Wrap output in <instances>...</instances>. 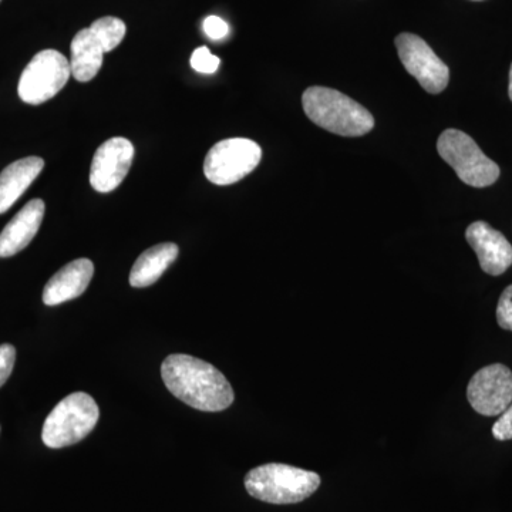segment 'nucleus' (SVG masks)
Returning a JSON list of instances; mask_svg holds the SVG:
<instances>
[{
    "label": "nucleus",
    "mask_w": 512,
    "mask_h": 512,
    "mask_svg": "<svg viewBox=\"0 0 512 512\" xmlns=\"http://www.w3.org/2000/svg\"><path fill=\"white\" fill-rule=\"evenodd\" d=\"M308 119L342 137H360L375 127L372 113L346 94L329 87H309L302 96Z\"/></svg>",
    "instance_id": "nucleus-2"
},
{
    "label": "nucleus",
    "mask_w": 512,
    "mask_h": 512,
    "mask_svg": "<svg viewBox=\"0 0 512 512\" xmlns=\"http://www.w3.org/2000/svg\"><path fill=\"white\" fill-rule=\"evenodd\" d=\"M404 69L430 94H440L450 82L447 64L420 36L402 33L394 40Z\"/></svg>",
    "instance_id": "nucleus-8"
},
{
    "label": "nucleus",
    "mask_w": 512,
    "mask_h": 512,
    "mask_svg": "<svg viewBox=\"0 0 512 512\" xmlns=\"http://www.w3.org/2000/svg\"><path fill=\"white\" fill-rule=\"evenodd\" d=\"M70 50H72L70 69L74 79L80 83L93 80L103 66V56L106 53L100 40L90 28L83 29L74 36Z\"/></svg>",
    "instance_id": "nucleus-15"
},
{
    "label": "nucleus",
    "mask_w": 512,
    "mask_h": 512,
    "mask_svg": "<svg viewBox=\"0 0 512 512\" xmlns=\"http://www.w3.org/2000/svg\"><path fill=\"white\" fill-rule=\"evenodd\" d=\"M93 274L94 265L90 259L70 262L47 282L43 289V302L47 306H57L79 298L89 288Z\"/></svg>",
    "instance_id": "nucleus-12"
},
{
    "label": "nucleus",
    "mask_w": 512,
    "mask_h": 512,
    "mask_svg": "<svg viewBox=\"0 0 512 512\" xmlns=\"http://www.w3.org/2000/svg\"><path fill=\"white\" fill-rule=\"evenodd\" d=\"M467 399L481 416H500L512 403V372L501 363L478 370L467 387Z\"/></svg>",
    "instance_id": "nucleus-9"
},
{
    "label": "nucleus",
    "mask_w": 512,
    "mask_h": 512,
    "mask_svg": "<svg viewBox=\"0 0 512 512\" xmlns=\"http://www.w3.org/2000/svg\"><path fill=\"white\" fill-rule=\"evenodd\" d=\"M497 322L501 329L512 332V285L501 293L497 306Z\"/></svg>",
    "instance_id": "nucleus-19"
},
{
    "label": "nucleus",
    "mask_w": 512,
    "mask_h": 512,
    "mask_svg": "<svg viewBox=\"0 0 512 512\" xmlns=\"http://www.w3.org/2000/svg\"><path fill=\"white\" fill-rule=\"evenodd\" d=\"M165 387L181 402L201 412H222L234 403L227 377L217 367L188 355H171L161 365Z\"/></svg>",
    "instance_id": "nucleus-1"
},
{
    "label": "nucleus",
    "mask_w": 512,
    "mask_h": 512,
    "mask_svg": "<svg viewBox=\"0 0 512 512\" xmlns=\"http://www.w3.org/2000/svg\"><path fill=\"white\" fill-rule=\"evenodd\" d=\"M466 239L476 252L478 262L485 274L503 275L512 265L510 241L487 222H473L467 228Z\"/></svg>",
    "instance_id": "nucleus-11"
},
{
    "label": "nucleus",
    "mask_w": 512,
    "mask_h": 512,
    "mask_svg": "<svg viewBox=\"0 0 512 512\" xmlns=\"http://www.w3.org/2000/svg\"><path fill=\"white\" fill-rule=\"evenodd\" d=\"M45 168L40 157H26L8 165L0 173V214H5L25 194Z\"/></svg>",
    "instance_id": "nucleus-14"
},
{
    "label": "nucleus",
    "mask_w": 512,
    "mask_h": 512,
    "mask_svg": "<svg viewBox=\"0 0 512 512\" xmlns=\"http://www.w3.org/2000/svg\"><path fill=\"white\" fill-rule=\"evenodd\" d=\"M134 146L124 137H114L97 148L90 168V184L97 192L116 190L133 164Z\"/></svg>",
    "instance_id": "nucleus-10"
},
{
    "label": "nucleus",
    "mask_w": 512,
    "mask_h": 512,
    "mask_svg": "<svg viewBox=\"0 0 512 512\" xmlns=\"http://www.w3.org/2000/svg\"><path fill=\"white\" fill-rule=\"evenodd\" d=\"M0 2H2V0H0Z\"/></svg>",
    "instance_id": "nucleus-24"
},
{
    "label": "nucleus",
    "mask_w": 512,
    "mask_h": 512,
    "mask_svg": "<svg viewBox=\"0 0 512 512\" xmlns=\"http://www.w3.org/2000/svg\"><path fill=\"white\" fill-rule=\"evenodd\" d=\"M508 94H510V99L512 101V64L510 69V87H508Z\"/></svg>",
    "instance_id": "nucleus-23"
},
{
    "label": "nucleus",
    "mask_w": 512,
    "mask_h": 512,
    "mask_svg": "<svg viewBox=\"0 0 512 512\" xmlns=\"http://www.w3.org/2000/svg\"><path fill=\"white\" fill-rule=\"evenodd\" d=\"M493 436L498 441L512 440V403L500 414V419L495 421Z\"/></svg>",
    "instance_id": "nucleus-21"
},
{
    "label": "nucleus",
    "mask_w": 512,
    "mask_h": 512,
    "mask_svg": "<svg viewBox=\"0 0 512 512\" xmlns=\"http://www.w3.org/2000/svg\"><path fill=\"white\" fill-rule=\"evenodd\" d=\"M16 362V349L9 343L0 345V387L3 386L10 375H12L13 367Z\"/></svg>",
    "instance_id": "nucleus-20"
},
{
    "label": "nucleus",
    "mask_w": 512,
    "mask_h": 512,
    "mask_svg": "<svg viewBox=\"0 0 512 512\" xmlns=\"http://www.w3.org/2000/svg\"><path fill=\"white\" fill-rule=\"evenodd\" d=\"M72 76L70 62L57 50L37 53L20 76L18 93L25 103L39 106L60 93Z\"/></svg>",
    "instance_id": "nucleus-6"
},
{
    "label": "nucleus",
    "mask_w": 512,
    "mask_h": 512,
    "mask_svg": "<svg viewBox=\"0 0 512 512\" xmlns=\"http://www.w3.org/2000/svg\"><path fill=\"white\" fill-rule=\"evenodd\" d=\"M319 474L288 464H264L245 476V488L256 500L268 504H298L316 493Z\"/></svg>",
    "instance_id": "nucleus-3"
},
{
    "label": "nucleus",
    "mask_w": 512,
    "mask_h": 512,
    "mask_svg": "<svg viewBox=\"0 0 512 512\" xmlns=\"http://www.w3.org/2000/svg\"><path fill=\"white\" fill-rule=\"evenodd\" d=\"M437 150L458 178L470 187H490L500 177V167L463 131L456 128L443 131L437 141Z\"/></svg>",
    "instance_id": "nucleus-5"
},
{
    "label": "nucleus",
    "mask_w": 512,
    "mask_h": 512,
    "mask_svg": "<svg viewBox=\"0 0 512 512\" xmlns=\"http://www.w3.org/2000/svg\"><path fill=\"white\" fill-rule=\"evenodd\" d=\"M202 26H204L205 35L212 40H222L229 33L228 23L224 19L218 18V16H208Z\"/></svg>",
    "instance_id": "nucleus-22"
},
{
    "label": "nucleus",
    "mask_w": 512,
    "mask_h": 512,
    "mask_svg": "<svg viewBox=\"0 0 512 512\" xmlns=\"http://www.w3.org/2000/svg\"><path fill=\"white\" fill-rule=\"evenodd\" d=\"M262 148L249 138H228L208 151L204 174L215 185H231L247 177L261 163Z\"/></svg>",
    "instance_id": "nucleus-7"
},
{
    "label": "nucleus",
    "mask_w": 512,
    "mask_h": 512,
    "mask_svg": "<svg viewBox=\"0 0 512 512\" xmlns=\"http://www.w3.org/2000/svg\"><path fill=\"white\" fill-rule=\"evenodd\" d=\"M178 252L180 248L173 242H165L144 251L131 269L130 285L133 288H147L156 284L164 272L174 264Z\"/></svg>",
    "instance_id": "nucleus-16"
},
{
    "label": "nucleus",
    "mask_w": 512,
    "mask_h": 512,
    "mask_svg": "<svg viewBox=\"0 0 512 512\" xmlns=\"http://www.w3.org/2000/svg\"><path fill=\"white\" fill-rule=\"evenodd\" d=\"M45 211V202L32 200L13 217L0 234V258H10L28 247L42 225Z\"/></svg>",
    "instance_id": "nucleus-13"
},
{
    "label": "nucleus",
    "mask_w": 512,
    "mask_h": 512,
    "mask_svg": "<svg viewBox=\"0 0 512 512\" xmlns=\"http://www.w3.org/2000/svg\"><path fill=\"white\" fill-rule=\"evenodd\" d=\"M90 30L100 40L101 45L106 49V53L116 49L123 42L127 32L126 23L123 20L113 18V16L97 19L90 26Z\"/></svg>",
    "instance_id": "nucleus-17"
},
{
    "label": "nucleus",
    "mask_w": 512,
    "mask_h": 512,
    "mask_svg": "<svg viewBox=\"0 0 512 512\" xmlns=\"http://www.w3.org/2000/svg\"><path fill=\"white\" fill-rule=\"evenodd\" d=\"M99 417V406L92 396L70 394L47 416L42 430L43 443L49 448L73 446L92 433Z\"/></svg>",
    "instance_id": "nucleus-4"
},
{
    "label": "nucleus",
    "mask_w": 512,
    "mask_h": 512,
    "mask_svg": "<svg viewBox=\"0 0 512 512\" xmlns=\"http://www.w3.org/2000/svg\"><path fill=\"white\" fill-rule=\"evenodd\" d=\"M221 60L217 56L212 55L208 47H198L191 56V66L195 72L212 74L217 72L220 67Z\"/></svg>",
    "instance_id": "nucleus-18"
}]
</instances>
